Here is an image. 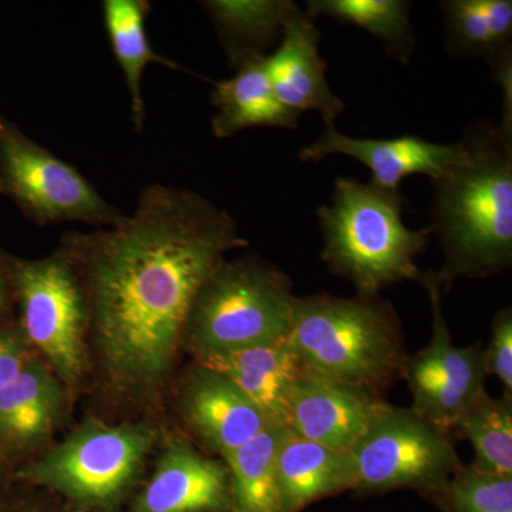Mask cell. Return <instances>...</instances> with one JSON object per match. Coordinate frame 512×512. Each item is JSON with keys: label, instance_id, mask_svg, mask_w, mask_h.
Segmentation results:
<instances>
[{"label": "cell", "instance_id": "6da1fadb", "mask_svg": "<svg viewBox=\"0 0 512 512\" xmlns=\"http://www.w3.org/2000/svg\"><path fill=\"white\" fill-rule=\"evenodd\" d=\"M247 244L227 211L165 185L143 190L116 224L64 237L114 382L150 389L163 379L198 289L227 252Z\"/></svg>", "mask_w": 512, "mask_h": 512}, {"label": "cell", "instance_id": "7a4b0ae2", "mask_svg": "<svg viewBox=\"0 0 512 512\" xmlns=\"http://www.w3.org/2000/svg\"><path fill=\"white\" fill-rule=\"evenodd\" d=\"M456 163L433 180L430 231L444 265L441 293L460 278L483 279L512 265V131L480 120L458 141Z\"/></svg>", "mask_w": 512, "mask_h": 512}, {"label": "cell", "instance_id": "3957f363", "mask_svg": "<svg viewBox=\"0 0 512 512\" xmlns=\"http://www.w3.org/2000/svg\"><path fill=\"white\" fill-rule=\"evenodd\" d=\"M288 342L303 375L376 396L403 375L407 360L400 320L379 295L296 298Z\"/></svg>", "mask_w": 512, "mask_h": 512}, {"label": "cell", "instance_id": "277c9868", "mask_svg": "<svg viewBox=\"0 0 512 512\" xmlns=\"http://www.w3.org/2000/svg\"><path fill=\"white\" fill-rule=\"evenodd\" d=\"M402 191L384 190L355 178H336L332 202L318 210L323 249L320 258L333 275L376 296L386 286L420 282L416 258L430 244V228L404 224Z\"/></svg>", "mask_w": 512, "mask_h": 512}, {"label": "cell", "instance_id": "5b68a950", "mask_svg": "<svg viewBox=\"0 0 512 512\" xmlns=\"http://www.w3.org/2000/svg\"><path fill=\"white\" fill-rule=\"evenodd\" d=\"M295 299L291 278L276 266L224 259L198 289L181 345L200 359L288 338Z\"/></svg>", "mask_w": 512, "mask_h": 512}, {"label": "cell", "instance_id": "8992f818", "mask_svg": "<svg viewBox=\"0 0 512 512\" xmlns=\"http://www.w3.org/2000/svg\"><path fill=\"white\" fill-rule=\"evenodd\" d=\"M154 441L156 431L147 424L89 421L16 478L46 488L79 512H119Z\"/></svg>", "mask_w": 512, "mask_h": 512}, {"label": "cell", "instance_id": "52a82bcc", "mask_svg": "<svg viewBox=\"0 0 512 512\" xmlns=\"http://www.w3.org/2000/svg\"><path fill=\"white\" fill-rule=\"evenodd\" d=\"M356 493L382 494L413 488L421 495L446 483L463 466L450 434L412 409L384 402L366 433L350 450Z\"/></svg>", "mask_w": 512, "mask_h": 512}, {"label": "cell", "instance_id": "ba28073f", "mask_svg": "<svg viewBox=\"0 0 512 512\" xmlns=\"http://www.w3.org/2000/svg\"><path fill=\"white\" fill-rule=\"evenodd\" d=\"M0 192L40 225L84 222L110 227L123 217L73 165L30 140L2 114Z\"/></svg>", "mask_w": 512, "mask_h": 512}, {"label": "cell", "instance_id": "9c48e42d", "mask_svg": "<svg viewBox=\"0 0 512 512\" xmlns=\"http://www.w3.org/2000/svg\"><path fill=\"white\" fill-rule=\"evenodd\" d=\"M9 272L26 339L43 353L59 379L79 382L86 367L89 306L72 262L59 252L37 261H13Z\"/></svg>", "mask_w": 512, "mask_h": 512}, {"label": "cell", "instance_id": "30bf717a", "mask_svg": "<svg viewBox=\"0 0 512 512\" xmlns=\"http://www.w3.org/2000/svg\"><path fill=\"white\" fill-rule=\"evenodd\" d=\"M420 284L429 295L433 335L426 349L406 360L403 376L412 390L413 412L436 429L450 434L461 414L487 393L484 348L480 343L457 348L444 318L443 293L433 271L423 272Z\"/></svg>", "mask_w": 512, "mask_h": 512}, {"label": "cell", "instance_id": "8fae6325", "mask_svg": "<svg viewBox=\"0 0 512 512\" xmlns=\"http://www.w3.org/2000/svg\"><path fill=\"white\" fill-rule=\"evenodd\" d=\"M319 40L315 19L293 2L279 45L264 64L275 96L286 109L301 116L305 111H318L328 126L335 124L345 103L330 89Z\"/></svg>", "mask_w": 512, "mask_h": 512}, {"label": "cell", "instance_id": "7c38bea8", "mask_svg": "<svg viewBox=\"0 0 512 512\" xmlns=\"http://www.w3.org/2000/svg\"><path fill=\"white\" fill-rule=\"evenodd\" d=\"M355 158L372 171V184L384 190L399 191L409 175L423 174L437 180L456 163L460 144L431 143L417 136H400L373 140L340 133L335 124H328L313 143L302 148V161H320L325 157Z\"/></svg>", "mask_w": 512, "mask_h": 512}, {"label": "cell", "instance_id": "4fadbf2b", "mask_svg": "<svg viewBox=\"0 0 512 512\" xmlns=\"http://www.w3.org/2000/svg\"><path fill=\"white\" fill-rule=\"evenodd\" d=\"M383 403L365 390L302 375L289 399L285 427L301 439L350 451Z\"/></svg>", "mask_w": 512, "mask_h": 512}, {"label": "cell", "instance_id": "5bb4252c", "mask_svg": "<svg viewBox=\"0 0 512 512\" xmlns=\"http://www.w3.org/2000/svg\"><path fill=\"white\" fill-rule=\"evenodd\" d=\"M130 512H231L227 467L174 441L134 495Z\"/></svg>", "mask_w": 512, "mask_h": 512}, {"label": "cell", "instance_id": "9a60e30c", "mask_svg": "<svg viewBox=\"0 0 512 512\" xmlns=\"http://www.w3.org/2000/svg\"><path fill=\"white\" fill-rule=\"evenodd\" d=\"M183 410L195 436L222 458L269 423L228 377L201 365H197L185 386Z\"/></svg>", "mask_w": 512, "mask_h": 512}, {"label": "cell", "instance_id": "2e32d148", "mask_svg": "<svg viewBox=\"0 0 512 512\" xmlns=\"http://www.w3.org/2000/svg\"><path fill=\"white\" fill-rule=\"evenodd\" d=\"M197 365L228 377L266 420L285 427L293 387L303 375L288 338L200 357Z\"/></svg>", "mask_w": 512, "mask_h": 512}, {"label": "cell", "instance_id": "e0dca14e", "mask_svg": "<svg viewBox=\"0 0 512 512\" xmlns=\"http://www.w3.org/2000/svg\"><path fill=\"white\" fill-rule=\"evenodd\" d=\"M276 468L286 512H301L323 498L355 490L350 451L320 446L288 429L279 444Z\"/></svg>", "mask_w": 512, "mask_h": 512}, {"label": "cell", "instance_id": "ac0fdd59", "mask_svg": "<svg viewBox=\"0 0 512 512\" xmlns=\"http://www.w3.org/2000/svg\"><path fill=\"white\" fill-rule=\"evenodd\" d=\"M264 60L245 63L234 77L215 83L211 93L217 110L211 121L215 137H234L252 127L298 128L301 114L286 109L275 96Z\"/></svg>", "mask_w": 512, "mask_h": 512}, {"label": "cell", "instance_id": "d6986e66", "mask_svg": "<svg viewBox=\"0 0 512 512\" xmlns=\"http://www.w3.org/2000/svg\"><path fill=\"white\" fill-rule=\"evenodd\" d=\"M63 407L59 380L33 357L0 387V443L26 447L49 436Z\"/></svg>", "mask_w": 512, "mask_h": 512}, {"label": "cell", "instance_id": "ffe728a7", "mask_svg": "<svg viewBox=\"0 0 512 512\" xmlns=\"http://www.w3.org/2000/svg\"><path fill=\"white\" fill-rule=\"evenodd\" d=\"M292 0H208L202 2L235 69L264 60L279 42Z\"/></svg>", "mask_w": 512, "mask_h": 512}, {"label": "cell", "instance_id": "44dd1931", "mask_svg": "<svg viewBox=\"0 0 512 512\" xmlns=\"http://www.w3.org/2000/svg\"><path fill=\"white\" fill-rule=\"evenodd\" d=\"M286 427L268 424L224 457L231 493V512H286L279 487L276 457Z\"/></svg>", "mask_w": 512, "mask_h": 512}, {"label": "cell", "instance_id": "7402d4cb", "mask_svg": "<svg viewBox=\"0 0 512 512\" xmlns=\"http://www.w3.org/2000/svg\"><path fill=\"white\" fill-rule=\"evenodd\" d=\"M148 12L150 3L146 0H106L103 3L104 25L109 33L114 56L126 79L130 93L131 117L137 133L143 131L146 119L141 80L147 64L158 63L171 69H180L178 64L158 55L148 42Z\"/></svg>", "mask_w": 512, "mask_h": 512}, {"label": "cell", "instance_id": "603a6c76", "mask_svg": "<svg viewBox=\"0 0 512 512\" xmlns=\"http://www.w3.org/2000/svg\"><path fill=\"white\" fill-rule=\"evenodd\" d=\"M410 10L407 0H308L305 12L315 20L329 18L366 30L383 43L387 55L409 63L416 50Z\"/></svg>", "mask_w": 512, "mask_h": 512}, {"label": "cell", "instance_id": "cb8c5ba5", "mask_svg": "<svg viewBox=\"0 0 512 512\" xmlns=\"http://www.w3.org/2000/svg\"><path fill=\"white\" fill-rule=\"evenodd\" d=\"M453 430L470 441L477 470L512 478V397L493 399L488 393L461 414Z\"/></svg>", "mask_w": 512, "mask_h": 512}, {"label": "cell", "instance_id": "d4e9b609", "mask_svg": "<svg viewBox=\"0 0 512 512\" xmlns=\"http://www.w3.org/2000/svg\"><path fill=\"white\" fill-rule=\"evenodd\" d=\"M423 497L439 512H512V478L461 466L446 483Z\"/></svg>", "mask_w": 512, "mask_h": 512}, {"label": "cell", "instance_id": "484cf974", "mask_svg": "<svg viewBox=\"0 0 512 512\" xmlns=\"http://www.w3.org/2000/svg\"><path fill=\"white\" fill-rule=\"evenodd\" d=\"M446 23V49L458 59L480 57L490 62L512 47H501L495 42L481 0H444L440 2Z\"/></svg>", "mask_w": 512, "mask_h": 512}, {"label": "cell", "instance_id": "4316f807", "mask_svg": "<svg viewBox=\"0 0 512 512\" xmlns=\"http://www.w3.org/2000/svg\"><path fill=\"white\" fill-rule=\"evenodd\" d=\"M487 375L497 376L504 396L512 397V311L504 308L494 316L490 345L484 349Z\"/></svg>", "mask_w": 512, "mask_h": 512}, {"label": "cell", "instance_id": "83f0119b", "mask_svg": "<svg viewBox=\"0 0 512 512\" xmlns=\"http://www.w3.org/2000/svg\"><path fill=\"white\" fill-rule=\"evenodd\" d=\"M30 343L15 330H0V387L19 375L30 360Z\"/></svg>", "mask_w": 512, "mask_h": 512}, {"label": "cell", "instance_id": "f1b7e54d", "mask_svg": "<svg viewBox=\"0 0 512 512\" xmlns=\"http://www.w3.org/2000/svg\"><path fill=\"white\" fill-rule=\"evenodd\" d=\"M495 84L503 94L500 126L512 131V49L505 50L488 62Z\"/></svg>", "mask_w": 512, "mask_h": 512}, {"label": "cell", "instance_id": "f546056e", "mask_svg": "<svg viewBox=\"0 0 512 512\" xmlns=\"http://www.w3.org/2000/svg\"><path fill=\"white\" fill-rule=\"evenodd\" d=\"M495 42L501 47H512L511 0H481Z\"/></svg>", "mask_w": 512, "mask_h": 512}, {"label": "cell", "instance_id": "4dcf8cb0", "mask_svg": "<svg viewBox=\"0 0 512 512\" xmlns=\"http://www.w3.org/2000/svg\"><path fill=\"white\" fill-rule=\"evenodd\" d=\"M0 512H79L66 503L42 500H18L0 505Z\"/></svg>", "mask_w": 512, "mask_h": 512}, {"label": "cell", "instance_id": "1f68e13d", "mask_svg": "<svg viewBox=\"0 0 512 512\" xmlns=\"http://www.w3.org/2000/svg\"><path fill=\"white\" fill-rule=\"evenodd\" d=\"M9 299V281L5 269L0 265V313L5 311Z\"/></svg>", "mask_w": 512, "mask_h": 512}]
</instances>
